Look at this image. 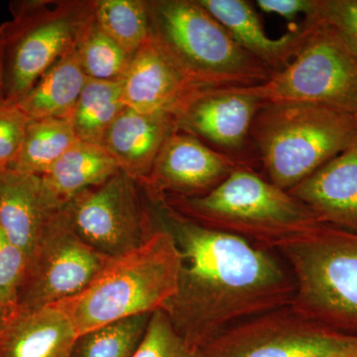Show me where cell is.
I'll return each instance as SVG.
<instances>
[{
    "mask_svg": "<svg viewBox=\"0 0 357 357\" xmlns=\"http://www.w3.org/2000/svg\"><path fill=\"white\" fill-rule=\"evenodd\" d=\"M155 204L181 253L177 292L161 310L192 349L237 324L291 306L292 274L267 250Z\"/></svg>",
    "mask_w": 357,
    "mask_h": 357,
    "instance_id": "6da1fadb",
    "label": "cell"
},
{
    "mask_svg": "<svg viewBox=\"0 0 357 357\" xmlns=\"http://www.w3.org/2000/svg\"><path fill=\"white\" fill-rule=\"evenodd\" d=\"M181 253L165 229L139 248L110 257L84 290L56 303L77 337L119 319L161 310L177 292Z\"/></svg>",
    "mask_w": 357,
    "mask_h": 357,
    "instance_id": "7a4b0ae2",
    "label": "cell"
},
{
    "mask_svg": "<svg viewBox=\"0 0 357 357\" xmlns=\"http://www.w3.org/2000/svg\"><path fill=\"white\" fill-rule=\"evenodd\" d=\"M165 204L206 229L270 250L321 225L307 206L248 166L236 169L204 196L166 197Z\"/></svg>",
    "mask_w": 357,
    "mask_h": 357,
    "instance_id": "3957f363",
    "label": "cell"
},
{
    "mask_svg": "<svg viewBox=\"0 0 357 357\" xmlns=\"http://www.w3.org/2000/svg\"><path fill=\"white\" fill-rule=\"evenodd\" d=\"M147 7L150 37L202 89L250 88L273 76L197 0H147Z\"/></svg>",
    "mask_w": 357,
    "mask_h": 357,
    "instance_id": "277c9868",
    "label": "cell"
},
{
    "mask_svg": "<svg viewBox=\"0 0 357 357\" xmlns=\"http://www.w3.org/2000/svg\"><path fill=\"white\" fill-rule=\"evenodd\" d=\"M357 116L307 103H267L251 128L253 151L267 180L289 191L351 142Z\"/></svg>",
    "mask_w": 357,
    "mask_h": 357,
    "instance_id": "5b68a950",
    "label": "cell"
},
{
    "mask_svg": "<svg viewBox=\"0 0 357 357\" xmlns=\"http://www.w3.org/2000/svg\"><path fill=\"white\" fill-rule=\"evenodd\" d=\"M276 250L287 260L295 282L293 311L357 337V234L319 225Z\"/></svg>",
    "mask_w": 357,
    "mask_h": 357,
    "instance_id": "8992f818",
    "label": "cell"
},
{
    "mask_svg": "<svg viewBox=\"0 0 357 357\" xmlns=\"http://www.w3.org/2000/svg\"><path fill=\"white\" fill-rule=\"evenodd\" d=\"M4 40L7 102L15 105L61 59L77 51L95 22V0H14Z\"/></svg>",
    "mask_w": 357,
    "mask_h": 357,
    "instance_id": "52a82bcc",
    "label": "cell"
},
{
    "mask_svg": "<svg viewBox=\"0 0 357 357\" xmlns=\"http://www.w3.org/2000/svg\"><path fill=\"white\" fill-rule=\"evenodd\" d=\"M307 36L290 64L248 88L265 105L307 103L357 116V55L332 25L306 18Z\"/></svg>",
    "mask_w": 357,
    "mask_h": 357,
    "instance_id": "ba28073f",
    "label": "cell"
},
{
    "mask_svg": "<svg viewBox=\"0 0 357 357\" xmlns=\"http://www.w3.org/2000/svg\"><path fill=\"white\" fill-rule=\"evenodd\" d=\"M198 357H357V337L333 332L286 307L227 328Z\"/></svg>",
    "mask_w": 357,
    "mask_h": 357,
    "instance_id": "9c48e42d",
    "label": "cell"
},
{
    "mask_svg": "<svg viewBox=\"0 0 357 357\" xmlns=\"http://www.w3.org/2000/svg\"><path fill=\"white\" fill-rule=\"evenodd\" d=\"M109 258L77 236L63 206L47 223L30 255L18 309H38L77 295Z\"/></svg>",
    "mask_w": 357,
    "mask_h": 357,
    "instance_id": "30bf717a",
    "label": "cell"
},
{
    "mask_svg": "<svg viewBox=\"0 0 357 357\" xmlns=\"http://www.w3.org/2000/svg\"><path fill=\"white\" fill-rule=\"evenodd\" d=\"M137 185L119 171L102 185L70 199L64 208L77 236L109 257L142 245L156 229L143 206Z\"/></svg>",
    "mask_w": 357,
    "mask_h": 357,
    "instance_id": "8fae6325",
    "label": "cell"
},
{
    "mask_svg": "<svg viewBox=\"0 0 357 357\" xmlns=\"http://www.w3.org/2000/svg\"><path fill=\"white\" fill-rule=\"evenodd\" d=\"M265 103L248 88L206 89L178 115V130L251 167V128Z\"/></svg>",
    "mask_w": 357,
    "mask_h": 357,
    "instance_id": "7c38bea8",
    "label": "cell"
},
{
    "mask_svg": "<svg viewBox=\"0 0 357 357\" xmlns=\"http://www.w3.org/2000/svg\"><path fill=\"white\" fill-rule=\"evenodd\" d=\"M241 166L246 165L177 130L167 139L140 185L154 203L166 197L194 198L210 192Z\"/></svg>",
    "mask_w": 357,
    "mask_h": 357,
    "instance_id": "4fadbf2b",
    "label": "cell"
},
{
    "mask_svg": "<svg viewBox=\"0 0 357 357\" xmlns=\"http://www.w3.org/2000/svg\"><path fill=\"white\" fill-rule=\"evenodd\" d=\"M150 37L134 54L122 79V100L142 114L176 116L202 91Z\"/></svg>",
    "mask_w": 357,
    "mask_h": 357,
    "instance_id": "5bb4252c",
    "label": "cell"
},
{
    "mask_svg": "<svg viewBox=\"0 0 357 357\" xmlns=\"http://www.w3.org/2000/svg\"><path fill=\"white\" fill-rule=\"evenodd\" d=\"M288 192L321 225L357 234V132L335 158Z\"/></svg>",
    "mask_w": 357,
    "mask_h": 357,
    "instance_id": "9a60e30c",
    "label": "cell"
},
{
    "mask_svg": "<svg viewBox=\"0 0 357 357\" xmlns=\"http://www.w3.org/2000/svg\"><path fill=\"white\" fill-rule=\"evenodd\" d=\"M62 208L41 176L14 169L0 172V229L28 260L47 223Z\"/></svg>",
    "mask_w": 357,
    "mask_h": 357,
    "instance_id": "2e32d148",
    "label": "cell"
},
{
    "mask_svg": "<svg viewBox=\"0 0 357 357\" xmlns=\"http://www.w3.org/2000/svg\"><path fill=\"white\" fill-rule=\"evenodd\" d=\"M177 130L173 115L142 114L126 107L107 131L102 146L119 171L140 185L151 172L167 139Z\"/></svg>",
    "mask_w": 357,
    "mask_h": 357,
    "instance_id": "e0dca14e",
    "label": "cell"
},
{
    "mask_svg": "<svg viewBox=\"0 0 357 357\" xmlns=\"http://www.w3.org/2000/svg\"><path fill=\"white\" fill-rule=\"evenodd\" d=\"M77 337L56 305L17 309L0 328V357H70Z\"/></svg>",
    "mask_w": 357,
    "mask_h": 357,
    "instance_id": "ac0fdd59",
    "label": "cell"
},
{
    "mask_svg": "<svg viewBox=\"0 0 357 357\" xmlns=\"http://www.w3.org/2000/svg\"><path fill=\"white\" fill-rule=\"evenodd\" d=\"M229 31L236 43L274 74L285 69L302 48L307 26L279 39L270 38L255 6L244 0H197Z\"/></svg>",
    "mask_w": 357,
    "mask_h": 357,
    "instance_id": "d6986e66",
    "label": "cell"
},
{
    "mask_svg": "<svg viewBox=\"0 0 357 357\" xmlns=\"http://www.w3.org/2000/svg\"><path fill=\"white\" fill-rule=\"evenodd\" d=\"M119 172L105 147L79 140L42 178L53 198L64 206L82 192L102 185Z\"/></svg>",
    "mask_w": 357,
    "mask_h": 357,
    "instance_id": "ffe728a7",
    "label": "cell"
},
{
    "mask_svg": "<svg viewBox=\"0 0 357 357\" xmlns=\"http://www.w3.org/2000/svg\"><path fill=\"white\" fill-rule=\"evenodd\" d=\"M88 79L76 51L47 70L15 105L30 119H70Z\"/></svg>",
    "mask_w": 357,
    "mask_h": 357,
    "instance_id": "44dd1931",
    "label": "cell"
},
{
    "mask_svg": "<svg viewBox=\"0 0 357 357\" xmlns=\"http://www.w3.org/2000/svg\"><path fill=\"white\" fill-rule=\"evenodd\" d=\"M126 107L122 79H89L70 117L77 139L102 146L107 131Z\"/></svg>",
    "mask_w": 357,
    "mask_h": 357,
    "instance_id": "7402d4cb",
    "label": "cell"
},
{
    "mask_svg": "<svg viewBox=\"0 0 357 357\" xmlns=\"http://www.w3.org/2000/svg\"><path fill=\"white\" fill-rule=\"evenodd\" d=\"M77 141L70 119H30L20 156L10 169L42 177Z\"/></svg>",
    "mask_w": 357,
    "mask_h": 357,
    "instance_id": "603a6c76",
    "label": "cell"
},
{
    "mask_svg": "<svg viewBox=\"0 0 357 357\" xmlns=\"http://www.w3.org/2000/svg\"><path fill=\"white\" fill-rule=\"evenodd\" d=\"M152 314L119 319L79 335L70 357H133Z\"/></svg>",
    "mask_w": 357,
    "mask_h": 357,
    "instance_id": "cb8c5ba5",
    "label": "cell"
},
{
    "mask_svg": "<svg viewBox=\"0 0 357 357\" xmlns=\"http://www.w3.org/2000/svg\"><path fill=\"white\" fill-rule=\"evenodd\" d=\"M95 20L129 55L150 38L147 0H95Z\"/></svg>",
    "mask_w": 357,
    "mask_h": 357,
    "instance_id": "d4e9b609",
    "label": "cell"
},
{
    "mask_svg": "<svg viewBox=\"0 0 357 357\" xmlns=\"http://www.w3.org/2000/svg\"><path fill=\"white\" fill-rule=\"evenodd\" d=\"M77 56L88 79L96 81L123 79L133 57L105 34L96 20L77 47Z\"/></svg>",
    "mask_w": 357,
    "mask_h": 357,
    "instance_id": "484cf974",
    "label": "cell"
},
{
    "mask_svg": "<svg viewBox=\"0 0 357 357\" xmlns=\"http://www.w3.org/2000/svg\"><path fill=\"white\" fill-rule=\"evenodd\" d=\"M133 357H198V351L185 342L166 312L158 310L150 317L144 338Z\"/></svg>",
    "mask_w": 357,
    "mask_h": 357,
    "instance_id": "4316f807",
    "label": "cell"
},
{
    "mask_svg": "<svg viewBox=\"0 0 357 357\" xmlns=\"http://www.w3.org/2000/svg\"><path fill=\"white\" fill-rule=\"evenodd\" d=\"M28 257L0 229V304L7 316L18 309Z\"/></svg>",
    "mask_w": 357,
    "mask_h": 357,
    "instance_id": "83f0119b",
    "label": "cell"
},
{
    "mask_svg": "<svg viewBox=\"0 0 357 357\" xmlns=\"http://www.w3.org/2000/svg\"><path fill=\"white\" fill-rule=\"evenodd\" d=\"M29 121L16 105L0 107V172L10 169L20 156Z\"/></svg>",
    "mask_w": 357,
    "mask_h": 357,
    "instance_id": "f1b7e54d",
    "label": "cell"
},
{
    "mask_svg": "<svg viewBox=\"0 0 357 357\" xmlns=\"http://www.w3.org/2000/svg\"><path fill=\"white\" fill-rule=\"evenodd\" d=\"M314 13L332 25L357 55V0H317Z\"/></svg>",
    "mask_w": 357,
    "mask_h": 357,
    "instance_id": "f546056e",
    "label": "cell"
},
{
    "mask_svg": "<svg viewBox=\"0 0 357 357\" xmlns=\"http://www.w3.org/2000/svg\"><path fill=\"white\" fill-rule=\"evenodd\" d=\"M317 0H257L255 6L267 13L276 14L288 20L303 14L311 17L316 11Z\"/></svg>",
    "mask_w": 357,
    "mask_h": 357,
    "instance_id": "4dcf8cb0",
    "label": "cell"
},
{
    "mask_svg": "<svg viewBox=\"0 0 357 357\" xmlns=\"http://www.w3.org/2000/svg\"><path fill=\"white\" fill-rule=\"evenodd\" d=\"M6 105H8V102H7L6 77H4V40L3 33L0 27V107Z\"/></svg>",
    "mask_w": 357,
    "mask_h": 357,
    "instance_id": "1f68e13d",
    "label": "cell"
},
{
    "mask_svg": "<svg viewBox=\"0 0 357 357\" xmlns=\"http://www.w3.org/2000/svg\"><path fill=\"white\" fill-rule=\"evenodd\" d=\"M7 317L8 316H7L6 311H4L3 307H2L1 304H0V328H1L2 326H3L4 321H6Z\"/></svg>",
    "mask_w": 357,
    "mask_h": 357,
    "instance_id": "d6a6232c",
    "label": "cell"
}]
</instances>
